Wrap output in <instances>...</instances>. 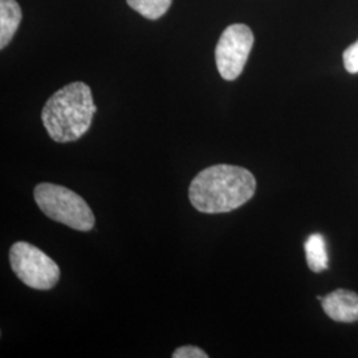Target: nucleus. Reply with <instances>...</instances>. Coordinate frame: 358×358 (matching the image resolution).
Wrapping results in <instances>:
<instances>
[{"label":"nucleus","mask_w":358,"mask_h":358,"mask_svg":"<svg viewBox=\"0 0 358 358\" xmlns=\"http://www.w3.org/2000/svg\"><path fill=\"white\" fill-rule=\"evenodd\" d=\"M256 179L251 171L234 165H214L192 179L189 199L201 213L223 214L245 205L255 194Z\"/></svg>","instance_id":"nucleus-1"},{"label":"nucleus","mask_w":358,"mask_h":358,"mask_svg":"<svg viewBox=\"0 0 358 358\" xmlns=\"http://www.w3.org/2000/svg\"><path fill=\"white\" fill-rule=\"evenodd\" d=\"M96 112L97 106L90 87L76 81L48 99L41 112V121L53 141L65 143L80 140L90 130Z\"/></svg>","instance_id":"nucleus-2"},{"label":"nucleus","mask_w":358,"mask_h":358,"mask_svg":"<svg viewBox=\"0 0 358 358\" xmlns=\"http://www.w3.org/2000/svg\"><path fill=\"white\" fill-rule=\"evenodd\" d=\"M34 198L47 217L73 230L90 231L94 226V215L88 203L64 186L40 183L35 187Z\"/></svg>","instance_id":"nucleus-3"},{"label":"nucleus","mask_w":358,"mask_h":358,"mask_svg":"<svg viewBox=\"0 0 358 358\" xmlns=\"http://www.w3.org/2000/svg\"><path fill=\"white\" fill-rule=\"evenodd\" d=\"M10 264L15 275L34 289H51L60 279V268L55 260L27 242L13 244L10 250Z\"/></svg>","instance_id":"nucleus-4"},{"label":"nucleus","mask_w":358,"mask_h":358,"mask_svg":"<svg viewBox=\"0 0 358 358\" xmlns=\"http://www.w3.org/2000/svg\"><path fill=\"white\" fill-rule=\"evenodd\" d=\"M254 45V34L245 24H232L224 29L215 48L217 68L227 81L242 75Z\"/></svg>","instance_id":"nucleus-5"},{"label":"nucleus","mask_w":358,"mask_h":358,"mask_svg":"<svg viewBox=\"0 0 358 358\" xmlns=\"http://www.w3.org/2000/svg\"><path fill=\"white\" fill-rule=\"evenodd\" d=\"M324 312L337 322L358 321V294L348 289H336L321 300Z\"/></svg>","instance_id":"nucleus-6"},{"label":"nucleus","mask_w":358,"mask_h":358,"mask_svg":"<svg viewBox=\"0 0 358 358\" xmlns=\"http://www.w3.org/2000/svg\"><path fill=\"white\" fill-rule=\"evenodd\" d=\"M22 22V8L16 0H0V48L13 40Z\"/></svg>","instance_id":"nucleus-7"},{"label":"nucleus","mask_w":358,"mask_h":358,"mask_svg":"<svg viewBox=\"0 0 358 358\" xmlns=\"http://www.w3.org/2000/svg\"><path fill=\"white\" fill-rule=\"evenodd\" d=\"M308 267L313 272H321L328 268V252L325 239L320 234H313L304 244Z\"/></svg>","instance_id":"nucleus-8"},{"label":"nucleus","mask_w":358,"mask_h":358,"mask_svg":"<svg viewBox=\"0 0 358 358\" xmlns=\"http://www.w3.org/2000/svg\"><path fill=\"white\" fill-rule=\"evenodd\" d=\"M129 7L149 20H157L169 11L173 0H127Z\"/></svg>","instance_id":"nucleus-9"},{"label":"nucleus","mask_w":358,"mask_h":358,"mask_svg":"<svg viewBox=\"0 0 358 358\" xmlns=\"http://www.w3.org/2000/svg\"><path fill=\"white\" fill-rule=\"evenodd\" d=\"M344 66L352 75H358V40L344 52Z\"/></svg>","instance_id":"nucleus-10"},{"label":"nucleus","mask_w":358,"mask_h":358,"mask_svg":"<svg viewBox=\"0 0 358 358\" xmlns=\"http://www.w3.org/2000/svg\"><path fill=\"white\" fill-rule=\"evenodd\" d=\"M173 358H208V355L196 346L186 345L178 348L173 353Z\"/></svg>","instance_id":"nucleus-11"}]
</instances>
